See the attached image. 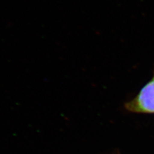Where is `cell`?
Wrapping results in <instances>:
<instances>
[{
    "mask_svg": "<svg viewBox=\"0 0 154 154\" xmlns=\"http://www.w3.org/2000/svg\"><path fill=\"white\" fill-rule=\"evenodd\" d=\"M127 111L135 114H154V73L134 97L125 103Z\"/></svg>",
    "mask_w": 154,
    "mask_h": 154,
    "instance_id": "6da1fadb",
    "label": "cell"
}]
</instances>
